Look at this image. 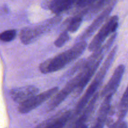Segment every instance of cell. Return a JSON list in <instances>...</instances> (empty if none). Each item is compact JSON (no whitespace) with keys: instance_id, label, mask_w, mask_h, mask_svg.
<instances>
[{"instance_id":"cell-1","label":"cell","mask_w":128,"mask_h":128,"mask_svg":"<svg viewBox=\"0 0 128 128\" xmlns=\"http://www.w3.org/2000/svg\"><path fill=\"white\" fill-rule=\"evenodd\" d=\"M86 48L87 43L86 41H78L71 48L42 62L39 67L40 71L43 74H48L61 70L80 57Z\"/></svg>"},{"instance_id":"cell-2","label":"cell","mask_w":128,"mask_h":128,"mask_svg":"<svg viewBox=\"0 0 128 128\" xmlns=\"http://www.w3.org/2000/svg\"><path fill=\"white\" fill-rule=\"evenodd\" d=\"M117 50L118 46H115L114 48H112L111 52L109 53L108 56H107L106 60L102 64L100 70L96 73L94 80L92 81L88 88L87 89L84 94L82 96V97L81 98V99L76 105V108H75L74 111H73L72 119L76 116H79L81 114L84 108L86 107L88 103L91 100L92 96L95 94L98 88L101 86L109 68L111 67V64H112V62L114 60L115 56H116V52H117Z\"/></svg>"},{"instance_id":"cell-3","label":"cell","mask_w":128,"mask_h":128,"mask_svg":"<svg viewBox=\"0 0 128 128\" xmlns=\"http://www.w3.org/2000/svg\"><path fill=\"white\" fill-rule=\"evenodd\" d=\"M61 20L62 16L61 14H56L52 18L48 19L36 26L23 28L20 34L21 42L25 45L32 43L57 26Z\"/></svg>"},{"instance_id":"cell-4","label":"cell","mask_w":128,"mask_h":128,"mask_svg":"<svg viewBox=\"0 0 128 128\" xmlns=\"http://www.w3.org/2000/svg\"><path fill=\"white\" fill-rule=\"evenodd\" d=\"M119 26V17L117 15L110 18L107 22L100 29L97 34L94 37L88 46L90 51L93 52L98 48L101 47L104 41L111 34L116 32Z\"/></svg>"},{"instance_id":"cell-5","label":"cell","mask_w":128,"mask_h":128,"mask_svg":"<svg viewBox=\"0 0 128 128\" xmlns=\"http://www.w3.org/2000/svg\"><path fill=\"white\" fill-rule=\"evenodd\" d=\"M83 71L81 70L74 78L69 81L66 83L64 87L58 92H56L54 95L50 100L47 106V111H52L55 108L60 106L62 102L65 100V99L72 92L74 91L77 88L78 84L81 80L82 76Z\"/></svg>"},{"instance_id":"cell-6","label":"cell","mask_w":128,"mask_h":128,"mask_svg":"<svg viewBox=\"0 0 128 128\" xmlns=\"http://www.w3.org/2000/svg\"><path fill=\"white\" fill-rule=\"evenodd\" d=\"M58 87H54L42 93L37 94L27 101L20 104L18 112L21 114H27L37 108L44 102L50 100L58 91Z\"/></svg>"},{"instance_id":"cell-7","label":"cell","mask_w":128,"mask_h":128,"mask_svg":"<svg viewBox=\"0 0 128 128\" xmlns=\"http://www.w3.org/2000/svg\"><path fill=\"white\" fill-rule=\"evenodd\" d=\"M115 4H116V0H113L106 8V9H104L102 12L96 18V20H94V21L91 23V24L80 35V36H79L78 38L77 39V41H86L89 38L91 37L94 33L95 31L98 30L99 28L110 16L113 10V8L114 7Z\"/></svg>"},{"instance_id":"cell-8","label":"cell","mask_w":128,"mask_h":128,"mask_svg":"<svg viewBox=\"0 0 128 128\" xmlns=\"http://www.w3.org/2000/svg\"><path fill=\"white\" fill-rule=\"evenodd\" d=\"M124 71L125 66L123 64L119 65L116 68L110 80L100 93V96L102 98H104L109 94L114 95L121 83Z\"/></svg>"},{"instance_id":"cell-9","label":"cell","mask_w":128,"mask_h":128,"mask_svg":"<svg viewBox=\"0 0 128 128\" xmlns=\"http://www.w3.org/2000/svg\"><path fill=\"white\" fill-rule=\"evenodd\" d=\"M80 0H44L42 3V7L49 10L55 14H61L76 6Z\"/></svg>"},{"instance_id":"cell-10","label":"cell","mask_w":128,"mask_h":128,"mask_svg":"<svg viewBox=\"0 0 128 128\" xmlns=\"http://www.w3.org/2000/svg\"><path fill=\"white\" fill-rule=\"evenodd\" d=\"M100 93L96 92L95 94L92 96L91 100H90V102L88 103L86 107L84 108L82 112L79 115V118L74 121L72 122V124L69 126V127L71 128H87L86 126V122L88 121L89 118L92 114L94 110L95 106L97 102Z\"/></svg>"},{"instance_id":"cell-11","label":"cell","mask_w":128,"mask_h":128,"mask_svg":"<svg viewBox=\"0 0 128 128\" xmlns=\"http://www.w3.org/2000/svg\"><path fill=\"white\" fill-rule=\"evenodd\" d=\"M40 90L34 86H26L11 90L10 95L14 102L21 104L34 95L38 94Z\"/></svg>"},{"instance_id":"cell-12","label":"cell","mask_w":128,"mask_h":128,"mask_svg":"<svg viewBox=\"0 0 128 128\" xmlns=\"http://www.w3.org/2000/svg\"><path fill=\"white\" fill-rule=\"evenodd\" d=\"M104 56V55H102L101 56H100L92 64L85 68L84 69L82 70V71H83L82 76L81 77V80H80V82H79L78 84L77 88L74 90L75 94L76 95H79L80 94H81L82 91H83L84 89V88L86 86V85L88 84L89 81H90L91 78L94 74L96 71H97L98 68L100 66V64L102 62Z\"/></svg>"},{"instance_id":"cell-13","label":"cell","mask_w":128,"mask_h":128,"mask_svg":"<svg viewBox=\"0 0 128 128\" xmlns=\"http://www.w3.org/2000/svg\"><path fill=\"white\" fill-rule=\"evenodd\" d=\"M112 96L113 94H109L104 98V101L101 104L96 117V120L92 127L100 128H103L105 126L108 119V117L111 111Z\"/></svg>"},{"instance_id":"cell-14","label":"cell","mask_w":128,"mask_h":128,"mask_svg":"<svg viewBox=\"0 0 128 128\" xmlns=\"http://www.w3.org/2000/svg\"><path fill=\"white\" fill-rule=\"evenodd\" d=\"M113 0H98L94 3L91 4L90 6L84 8L82 10L84 11L86 14L85 18L87 20H91L95 15L97 14L99 12L107 7Z\"/></svg>"},{"instance_id":"cell-15","label":"cell","mask_w":128,"mask_h":128,"mask_svg":"<svg viewBox=\"0 0 128 128\" xmlns=\"http://www.w3.org/2000/svg\"><path fill=\"white\" fill-rule=\"evenodd\" d=\"M86 16V14L82 10L74 16L70 18L68 20L67 26H66V31L70 32H74L78 31L79 28L82 24V21Z\"/></svg>"},{"instance_id":"cell-16","label":"cell","mask_w":128,"mask_h":128,"mask_svg":"<svg viewBox=\"0 0 128 128\" xmlns=\"http://www.w3.org/2000/svg\"><path fill=\"white\" fill-rule=\"evenodd\" d=\"M128 112V86L124 92L118 108V120H123Z\"/></svg>"},{"instance_id":"cell-17","label":"cell","mask_w":128,"mask_h":128,"mask_svg":"<svg viewBox=\"0 0 128 128\" xmlns=\"http://www.w3.org/2000/svg\"><path fill=\"white\" fill-rule=\"evenodd\" d=\"M72 115H73V111L72 110H68V111L64 110L52 128H59L65 127L68 122L72 120Z\"/></svg>"},{"instance_id":"cell-18","label":"cell","mask_w":128,"mask_h":128,"mask_svg":"<svg viewBox=\"0 0 128 128\" xmlns=\"http://www.w3.org/2000/svg\"><path fill=\"white\" fill-rule=\"evenodd\" d=\"M16 34H17V31L16 30H6L1 32L0 35V40L2 42H11L14 40Z\"/></svg>"},{"instance_id":"cell-19","label":"cell","mask_w":128,"mask_h":128,"mask_svg":"<svg viewBox=\"0 0 128 128\" xmlns=\"http://www.w3.org/2000/svg\"><path fill=\"white\" fill-rule=\"evenodd\" d=\"M68 31H64L62 32H61L60 34V36L58 37L56 41H54V45L57 48H61L62 47L64 44H66V42L69 41L70 39V36L69 34L68 33Z\"/></svg>"},{"instance_id":"cell-20","label":"cell","mask_w":128,"mask_h":128,"mask_svg":"<svg viewBox=\"0 0 128 128\" xmlns=\"http://www.w3.org/2000/svg\"><path fill=\"white\" fill-rule=\"evenodd\" d=\"M84 62H85V59H81L80 61H78L75 65L72 66V68L67 72L68 75L69 76H71L73 75L74 74L76 73V72L78 71H81L84 68Z\"/></svg>"},{"instance_id":"cell-21","label":"cell","mask_w":128,"mask_h":128,"mask_svg":"<svg viewBox=\"0 0 128 128\" xmlns=\"http://www.w3.org/2000/svg\"><path fill=\"white\" fill-rule=\"evenodd\" d=\"M98 0H80L76 4V7L78 8L82 9L86 6H90L91 4L94 3Z\"/></svg>"},{"instance_id":"cell-22","label":"cell","mask_w":128,"mask_h":128,"mask_svg":"<svg viewBox=\"0 0 128 128\" xmlns=\"http://www.w3.org/2000/svg\"><path fill=\"white\" fill-rule=\"evenodd\" d=\"M108 127L114 128H128V125H127V123H126L125 121H124L123 120H118L116 122H112V123L108 126Z\"/></svg>"}]
</instances>
